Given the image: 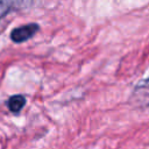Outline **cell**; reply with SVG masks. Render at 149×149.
<instances>
[{"label":"cell","instance_id":"7a4b0ae2","mask_svg":"<svg viewBox=\"0 0 149 149\" xmlns=\"http://www.w3.org/2000/svg\"><path fill=\"white\" fill-rule=\"evenodd\" d=\"M38 29H40L38 24L28 23V24H24V26L13 29L10 33V38L15 43H21V42H24V41H28L29 38H31L38 31Z\"/></svg>","mask_w":149,"mask_h":149},{"label":"cell","instance_id":"6da1fadb","mask_svg":"<svg viewBox=\"0 0 149 149\" xmlns=\"http://www.w3.org/2000/svg\"><path fill=\"white\" fill-rule=\"evenodd\" d=\"M130 102L139 108H149V78L135 86L130 97Z\"/></svg>","mask_w":149,"mask_h":149},{"label":"cell","instance_id":"3957f363","mask_svg":"<svg viewBox=\"0 0 149 149\" xmlns=\"http://www.w3.org/2000/svg\"><path fill=\"white\" fill-rule=\"evenodd\" d=\"M24 104H26L24 97L21 95V94H17V95L10 97L7 105H8V108H9L10 112H13V113H19V112L22 109V107L24 106Z\"/></svg>","mask_w":149,"mask_h":149},{"label":"cell","instance_id":"277c9868","mask_svg":"<svg viewBox=\"0 0 149 149\" xmlns=\"http://www.w3.org/2000/svg\"><path fill=\"white\" fill-rule=\"evenodd\" d=\"M10 7H12V3L0 1V19L3 17V16L10 10Z\"/></svg>","mask_w":149,"mask_h":149}]
</instances>
